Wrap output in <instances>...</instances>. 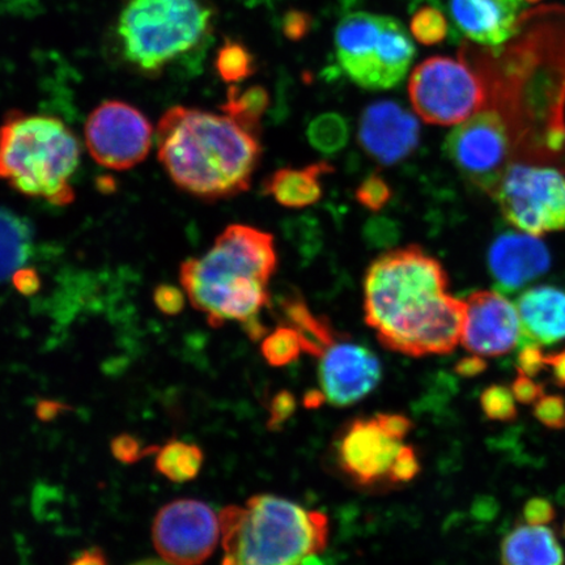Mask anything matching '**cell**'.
Segmentation results:
<instances>
[{"label": "cell", "instance_id": "obj_1", "mask_svg": "<svg viewBox=\"0 0 565 565\" xmlns=\"http://www.w3.org/2000/svg\"><path fill=\"white\" fill-rule=\"evenodd\" d=\"M461 56L484 82L487 109L507 125L513 162L565 173V7L522 12L504 45H465Z\"/></svg>", "mask_w": 565, "mask_h": 565}, {"label": "cell", "instance_id": "obj_2", "mask_svg": "<svg viewBox=\"0 0 565 565\" xmlns=\"http://www.w3.org/2000/svg\"><path fill=\"white\" fill-rule=\"evenodd\" d=\"M448 288L447 270L420 246L381 254L365 274V322L402 355H447L462 342L466 320V302Z\"/></svg>", "mask_w": 565, "mask_h": 565}, {"label": "cell", "instance_id": "obj_3", "mask_svg": "<svg viewBox=\"0 0 565 565\" xmlns=\"http://www.w3.org/2000/svg\"><path fill=\"white\" fill-rule=\"evenodd\" d=\"M157 145L174 185L204 201L246 192L263 154L259 136L235 119L185 106L161 117Z\"/></svg>", "mask_w": 565, "mask_h": 565}, {"label": "cell", "instance_id": "obj_4", "mask_svg": "<svg viewBox=\"0 0 565 565\" xmlns=\"http://www.w3.org/2000/svg\"><path fill=\"white\" fill-rule=\"evenodd\" d=\"M277 266L270 233L232 224L203 256L181 265L180 281L189 301L207 317L211 327L235 321L257 341L266 333L260 313L270 306L268 282Z\"/></svg>", "mask_w": 565, "mask_h": 565}, {"label": "cell", "instance_id": "obj_5", "mask_svg": "<svg viewBox=\"0 0 565 565\" xmlns=\"http://www.w3.org/2000/svg\"><path fill=\"white\" fill-rule=\"evenodd\" d=\"M223 565H303L327 548V515L274 494L221 513Z\"/></svg>", "mask_w": 565, "mask_h": 565}, {"label": "cell", "instance_id": "obj_6", "mask_svg": "<svg viewBox=\"0 0 565 565\" xmlns=\"http://www.w3.org/2000/svg\"><path fill=\"white\" fill-rule=\"evenodd\" d=\"M79 160V141L58 118L13 110L0 126V177L21 194L66 206Z\"/></svg>", "mask_w": 565, "mask_h": 565}, {"label": "cell", "instance_id": "obj_7", "mask_svg": "<svg viewBox=\"0 0 565 565\" xmlns=\"http://www.w3.org/2000/svg\"><path fill=\"white\" fill-rule=\"evenodd\" d=\"M210 20L200 0H129L118 24L126 60L158 73L201 44Z\"/></svg>", "mask_w": 565, "mask_h": 565}, {"label": "cell", "instance_id": "obj_8", "mask_svg": "<svg viewBox=\"0 0 565 565\" xmlns=\"http://www.w3.org/2000/svg\"><path fill=\"white\" fill-rule=\"evenodd\" d=\"M335 51L339 65L353 83L385 90L405 79L416 49L399 20L356 12L338 24Z\"/></svg>", "mask_w": 565, "mask_h": 565}, {"label": "cell", "instance_id": "obj_9", "mask_svg": "<svg viewBox=\"0 0 565 565\" xmlns=\"http://www.w3.org/2000/svg\"><path fill=\"white\" fill-rule=\"evenodd\" d=\"M413 108L424 122L455 126L487 109L482 77L463 56H433L414 70L408 82Z\"/></svg>", "mask_w": 565, "mask_h": 565}, {"label": "cell", "instance_id": "obj_10", "mask_svg": "<svg viewBox=\"0 0 565 565\" xmlns=\"http://www.w3.org/2000/svg\"><path fill=\"white\" fill-rule=\"evenodd\" d=\"M493 198L507 221L529 235L565 231V177L559 169L512 162Z\"/></svg>", "mask_w": 565, "mask_h": 565}, {"label": "cell", "instance_id": "obj_11", "mask_svg": "<svg viewBox=\"0 0 565 565\" xmlns=\"http://www.w3.org/2000/svg\"><path fill=\"white\" fill-rule=\"evenodd\" d=\"M444 150L472 188L492 196L513 162L510 132L492 109L457 125L445 140Z\"/></svg>", "mask_w": 565, "mask_h": 565}, {"label": "cell", "instance_id": "obj_12", "mask_svg": "<svg viewBox=\"0 0 565 565\" xmlns=\"http://www.w3.org/2000/svg\"><path fill=\"white\" fill-rule=\"evenodd\" d=\"M84 136L97 164L113 171H127L150 153L153 130L143 113L130 104L111 100L90 113Z\"/></svg>", "mask_w": 565, "mask_h": 565}, {"label": "cell", "instance_id": "obj_13", "mask_svg": "<svg viewBox=\"0 0 565 565\" xmlns=\"http://www.w3.org/2000/svg\"><path fill=\"white\" fill-rule=\"evenodd\" d=\"M221 519L200 500L180 499L162 507L153 521L158 553L172 565H201L214 553Z\"/></svg>", "mask_w": 565, "mask_h": 565}, {"label": "cell", "instance_id": "obj_14", "mask_svg": "<svg viewBox=\"0 0 565 565\" xmlns=\"http://www.w3.org/2000/svg\"><path fill=\"white\" fill-rule=\"evenodd\" d=\"M405 445L385 427L380 414L355 419L338 437L337 463L359 486L391 483L393 466Z\"/></svg>", "mask_w": 565, "mask_h": 565}, {"label": "cell", "instance_id": "obj_15", "mask_svg": "<svg viewBox=\"0 0 565 565\" xmlns=\"http://www.w3.org/2000/svg\"><path fill=\"white\" fill-rule=\"evenodd\" d=\"M465 302L462 343L472 355L503 356L519 344L521 323L518 308L503 294L477 291Z\"/></svg>", "mask_w": 565, "mask_h": 565}, {"label": "cell", "instance_id": "obj_16", "mask_svg": "<svg viewBox=\"0 0 565 565\" xmlns=\"http://www.w3.org/2000/svg\"><path fill=\"white\" fill-rule=\"evenodd\" d=\"M318 376L324 401L344 407L365 398L379 385L383 370L371 350L335 342L321 356Z\"/></svg>", "mask_w": 565, "mask_h": 565}, {"label": "cell", "instance_id": "obj_17", "mask_svg": "<svg viewBox=\"0 0 565 565\" xmlns=\"http://www.w3.org/2000/svg\"><path fill=\"white\" fill-rule=\"evenodd\" d=\"M358 139L370 158L394 166L415 152L420 143V124L398 103L381 100L360 117Z\"/></svg>", "mask_w": 565, "mask_h": 565}, {"label": "cell", "instance_id": "obj_18", "mask_svg": "<svg viewBox=\"0 0 565 565\" xmlns=\"http://www.w3.org/2000/svg\"><path fill=\"white\" fill-rule=\"evenodd\" d=\"M547 246L529 233L507 232L489 252L490 271L500 294H513L548 271Z\"/></svg>", "mask_w": 565, "mask_h": 565}, {"label": "cell", "instance_id": "obj_19", "mask_svg": "<svg viewBox=\"0 0 565 565\" xmlns=\"http://www.w3.org/2000/svg\"><path fill=\"white\" fill-rule=\"evenodd\" d=\"M448 18L477 45L498 47L513 38L521 0H448Z\"/></svg>", "mask_w": 565, "mask_h": 565}, {"label": "cell", "instance_id": "obj_20", "mask_svg": "<svg viewBox=\"0 0 565 565\" xmlns=\"http://www.w3.org/2000/svg\"><path fill=\"white\" fill-rule=\"evenodd\" d=\"M520 345H550L565 339V291L556 287L530 288L515 302Z\"/></svg>", "mask_w": 565, "mask_h": 565}, {"label": "cell", "instance_id": "obj_21", "mask_svg": "<svg viewBox=\"0 0 565 565\" xmlns=\"http://www.w3.org/2000/svg\"><path fill=\"white\" fill-rule=\"evenodd\" d=\"M334 172L328 161H318L302 168H281L264 182V194L280 206L301 210L320 202L323 195L322 179Z\"/></svg>", "mask_w": 565, "mask_h": 565}, {"label": "cell", "instance_id": "obj_22", "mask_svg": "<svg viewBox=\"0 0 565 565\" xmlns=\"http://www.w3.org/2000/svg\"><path fill=\"white\" fill-rule=\"evenodd\" d=\"M504 565H564V553L553 530L518 525L501 545Z\"/></svg>", "mask_w": 565, "mask_h": 565}, {"label": "cell", "instance_id": "obj_23", "mask_svg": "<svg viewBox=\"0 0 565 565\" xmlns=\"http://www.w3.org/2000/svg\"><path fill=\"white\" fill-rule=\"evenodd\" d=\"M31 224L15 212L0 207V281L13 277L31 256Z\"/></svg>", "mask_w": 565, "mask_h": 565}, {"label": "cell", "instance_id": "obj_24", "mask_svg": "<svg viewBox=\"0 0 565 565\" xmlns=\"http://www.w3.org/2000/svg\"><path fill=\"white\" fill-rule=\"evenodd\" d=\"M288 327L298 331L303 352L321 358L337 342L333 328L324 317H317L301 298H289L281 302Z\"/></svg>", "mask_w": 565, "mask_h": 565}, {"label": "cell", "instance_id": "obj_25", "mask_svg": "<svg viewBox=\"0 0 565 565\" xmlns=\"http://www.w3.org/2000/svg\"><path fill=\"white\" fill-rule=\"evenodd\" d=\"M203 462L204 455L198 445L171 440L159 448L154 466L171 482L183 483L200 475Z\"/></svg>", "mask_w": 565, "mask_h": 565}, {"label": "cell", "instance_id": "obj_26", "mask_svg": "<svg viewBox=\"0 0 565 565\" xmlns=\"http://www.w3.org/2000/svg\"><path fill=\"white\" fill-rule=\"evenodd\" d=\"M268 105H270V96L264 87L254 86L239 90L238 87L231 86L227 103L222 106V110L246 130L259 136L260 119Z\"/></svg>", "mask_w": 565, "mask_h": 565}, {"label": "cell", "instance_id": "obj_27", "mask_svg": "<svg viewBox=\"0 0 565 565\" xmlns=\"http://www.w3.org/2000/svg\"><path fill=\"white\" fill-rule=\"evenodd\" d=\"M307 136L315 150L323 154H334L348 145L350 127L343 116L327 113L310 122Z\"/></svg>", "mask_w": 565, "mask_h": 565}, {"label": "cell", "instance_id": "obj_28", "mask_svg": "<svg viewBox=\"0 0 565 565\" xmlns=\"http://www.w3.org/2000/svg\"><path fill=\"white\" fill-rule=\"evenodd\" d=\"M260 351L268 364L286 366L300 358L303 348L298 331L285 324L264 339Z\"/></svg>", "mask_w": 565, "mask_h": 565}, {"label": "cell", "instance_id": "obj_29", "mask_svg": "<svg viewBox=\"0 0 565 565\" xmlns=\"http://www.w3.org/2000/svg\"><path fill=\"white\" fill-rule=\"evenodd\" d=\"M217 74L225 83L237 84L254 74V58L239 42L228 41L218 51L215 61Z\"/></svg>", "mask_w": 565, "mask_h": 565}, {"label": "cell", "instance_id": "obj_30", "mask_svg": "<svg viewBox=\"0 0 565 565\" xmlns=\"http://www.w3.org/2000/svg\"><path fill=\"white\" fill-rule=\"evenodd\" d=\"M409 30L422 45H439L449 33L448 18L433 6H424L414 13Z\"/></svg>", "mask_w": 565, "mask_h": 565}, {"label": "cell", "instance_id": "obj_31", "mask_svg": "<svg viewBox=\"0 0 565 565\" xmlns=\"http://www.w3.org/2000/svg\"><path fill=\"white\" fill-rule=\"evenodd\" d=\"M514 399L510 388L492 385L480 395V406H482L484 415L490 420L512 422L519 415Z\"/></svg>", "mask_w": 565, "mask_h": 565}, {"label": "cell", "instance_id": "obj_32", "mask_svg": "<svg viewBox=\"0 0 565 565\" xmlns=\"http://www.w3.org/2000/svg\"><path fill=\"white\" fill-rule=\"evenodd\" d=\"M356 201L360 206L372 212H379L387 206L393 196V189L383 175L373 173L360 183L356 189Z\"/></svg>", "mask_w": 565, "mask_h": 565}, {"label": "cell", "instance_id": "obj_33", "mask_svg": "<svg viewBox=\"0 0 565 565\" xmlns=\"http://www.w3.org/2000/svg\"><path fill=\"white\" fill-rule=\"evenodd\" d=\"M534 416L550 429H565V399L562 395H542L535 402Z\"/></svg>", "mask_w": 565, "mask_h": 565}, {"label": "cell", "instance_id": "obj_34", "mask_svg": "<svg viewBox=\"0 0 565 565\" xmlns=\"http://www.w3.org/2000/svg\"><path fill=\"white\" fill-rule=\"evenodd\" d=\"M113 456L117 461L132 465L140 461L141 458L158 454V447L143 448L136 436L129 434L118 435L110 444Z\"/></svg>", "mask_w": 565, "mask_h": 565}, {"label": "cell", "instance_id": "obj_35", "mask_svg": "<svg viewBox=\"0 0 565 565\" xmlns=\"http://www.w3.org/2000/svg\"><path fill=\"white\" fill-rule=\"evenodd\" d=\"M420 462L419 457L416 455V451L409 445H405L404 449L401 450V454L393 466L391 483L399 484L409 482L416 476L419 475Z\"/></svg>", "mask_w": 565, "mask_h": 565}, {"label": "cell", "instance_id": "obj_36", "mask_svg": "<svg viewBox=\"0 0 565 565\" xmlns=\"http://www.w3.org/2000/svg\"><path fill=\"white\" fill-rule=\"evenodd\" d=\"M545 356L541 345H521L518 358L519 372L532 379L539 376L543 370H546Z\"/></svg>", "mask_w": 565, "mask_h": 565}, {"label": "cell", "instance_id": "obj_37", "mask_svg": "<svg viewBox=\"0 0 565 565\" xmlns=\"http://www.w3.org/2000/svg\"><path fill=\"white\" fill-rule=\"evenodd\" d=\"M153 300L161 312L169 316L179 315L185 307V296L173 286H159L154 291Z\"/></svg>", "mask_w": 565, "mask_h": 565}, {"label": "cell", "instance_id": "obj_38", "mask_svg": "<svg viewBox=\"0 0 565 565\" xmlns=\"http://www.w3.org/2000/svg\"><path fill=\"white\" fill-rule=\"evenodd\" d=\"M512 393L515 401H519L520 404L532 405L535 404L542 395H545V388H543L542 384L534 383L532 377L519 372V376L515 377L512 384Z\"/></svg>", "mask_w": 565, "mask_h": 565}, {"label": "cell", "instance_id": "obj_39", "mask_svg": "<svg viewBox=\"0 0 565 565\" xmlns=\"http://www.w3.org/2000/svg\"><path fill=\"white\" fill-rule=\"evenodd\" d=\"M524 519L529 525L550 524L555 519V510L548 500L534 498L524 508Z\"/></svg>", "mask_w": 565, "mask_h": 565}, {"label": "cell", "instance_id": "obj_40", "mask_svg": "<svg viewBox=\"0 0 565 565\" xmlns=\"http://www.w3.org/2000/svg\"><path fill=\"white\" fill-rule=\"evenodd\" d=\"M312 28V18L302 11L288 12L282 20V32L289 40L299 41L306 38Z\"/></svg>", "mask_w": 565, "mask_h": 565}, {"label": "cell", "instance_id": "obj_41", "mask_svg": "<svg viewBox=\"0 0 565 565\" xmlns=\"http://www.w3.org/2000/svg\"><path fill=\"white\" fill-rule=\"evenodd\" d=\"M11 279L18 291L26 296L38 292L41 287L39 274L32 268H20Z\"/></svg>", "mask_w": 565, "mask_h": 565}, {"label": "cell", "instance_id": "obj_42", "mask_svg": "<svg viewBox=\"0 0 565 565\" xmlns=\"http://www.w3.org/2000/svg\"><path fill=\"white\" fill-rule=\"evenodd\" d=\"M271 408L273 427H278L294 413L295 401L292 395L288 392H281L274 398Z\"/></svg>", "mask_w": 565, "mask_h": 565}, {"label": "cell", "instance_id": "obj_43", "mask_svg": "<svg viewBox=\"0 0 565 565\" xmlns=\"http://www.w3.org/2000/svg\"><path fill=\"white\" fill-rule=\"evenodd\" d=\"M487 363L482 356L472 355L459 360L456 365V372L462 377H476L478 374L484 372Z\"/></svg>", "mask_w": 565, "mask_h": 565}, {"label": "cell", "instance_id": "obj_44", "mask_svg": "<svg viewBox=\"0 0 565 565\" xmlns=\"http://www.w3.org/2000/svg\"><path fill=\"white\" fill-rule=\"evenodd\" d=\"M546 369L553 372L555 384L565 387V349L545 356Z\"/></svg>", "mask_w": 565, "mask_h": 565}, {"label": "cell", "instance_id": "obj_45", "mask_svg": "<svg viewBox=\"0 0 565 565\" xmlns=\"http://www.w3.org/2000/svg\"><path fill=\"white\" fill-rule=\"evenodd\" d=\"M70 565H108V561L100 548L94 547L77 555Z\"/></svg>", "mask_w": 565, "mask_h": 565}, {"label": "cell", "instance_id": "obj_46", "mask_svg": "<svg viewBox=\"0 0 565 565\" xmlns=\"http://www.w3.org/2000/svg\"><path fill=\"white\" fill-rule=\"evenodd\" d=\"M63 409H65V405L60 404V402L47 399L40 401L38 405V416L44 422L53 420L63 413Z\"/></svg>", "mask_w": 565, "mask_h": 565}, {"label": "cell", "instance_id": "obj_47", "mask_svg": "<svg viewBox=\"0 0 565 565\" xmlns=\"http://www.w3.org/2000/svg\"><path fill=\"white\" fill-rule=\"evenodd\" d=\"M134 565H168L158 561H145Z\"/></svg>", "mask_w": 565, "mask_h": 565}, {"label": "cell", "instance_id": "obj_48", "mask_svg": "<svg viewBox=\"0 0 565 565\" xmlns=\"http://www.w3.org/2000/svg\"><path fill=\"white\" fill-rule=\"evenodd\" d=\"M525 2H527V3H539V2H541V0H525Z\"/></svg>", "mask_w": 565, "mask_h": 565}]
</instances>
